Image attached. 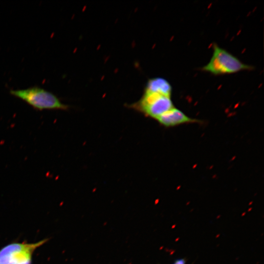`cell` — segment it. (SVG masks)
<instances>
[{"label": "cell", "instance_id": "cell-3", "mask_svg": "<svg viewBox=\"0 0 264 264\" xmlns=\"http://www.w3.org/2000/svg\"><path fill=\"white\" fill-rule=\"evenodd\" d=\"M48 241L34 243L13 242L0 249V264H31L35 250Z\"/></svg>", "mask_w": 264, "mask_h": 264}, {"label": "cell", "instance_id": "cell-4", "mask_svg": "<svg viewBox=\"0 0 264 264\" xmlns=\"http://www.w3.org/2000/svg\"><path fill=\"white\" fill-rule=\"evenodd\" d=\"M131 107L148 117L156 119L174 107L171 97L144 91L139 101L131 105Z\"/></svg>", "mask_w": 264, "mask_h": 264}, {"label": "cell", "instance_id": "cell-7", "mask_svg": "<svg viewBox=\"0 0 264 264\" xmlns=\"http://www.w3.org/2000/svg\"><path fill=\"white\" fill-rule=\"evenodd\" d=\"M186 260L184 258L176 260L173 264H185Z\"/></svg>", "mask_w": 264, "mask_h": 264}, {"label": "cell", "instance_id": "cell-1", "mask_svg": "<svg viewBox=\"0 0 264 264\" xmlns=\"http://www.w3.org/2000/svg\"><path fill=\"white\" fill-rule=\"evenodd\" d=\"M213 53L209 63L202 70L214 75L231 74L243 70L253 69L251 66L243 64L237 57L214 44Z\"/></svg>", "mask_w": 264, "mask_h": 264}, {"label": "cell", "instance_id": "cell-5", "mask_svg": "<svg viewBox=\"0 0 264 264\" xmlns=\"http://www.w3.org/2000/svg\"><path fill=\"white\" fill-rule=\"evenodd\" d=\"M156 120L161 125L166 127L197 121V120L189 117L180 110L175 107L161 115Z\"/></svg>", "mask_w": 264, "mask_h": 264}, {"label": "cell", "instance_id": "cell-6", "mask_svg": "<svg viewBox=\"0 0 264 264\" xmlns=\"http://www.w3.org/2000/svg\"><path fill=\"white\" fill-rule=\"evenodd\" d=\"M172 91V87L166 80L157 77L149 80L144 91L156 93L171 97Z\"/></svg>", "mask_w": 264, "mask_h": 264}, {"label": "cell", "instance_id": "cell-2", "mask_svg": "<svg viewBox=\"0 0 264 264\" xmlns=\"http://www.w3.org/2000/svg\"><path fill=\"white\" fill-rule=\"evenodd\" d=\"M10 93L25 101L34 109L66 110L68 106L62 103L53 94L39 87L11 90Z\"/></svg>", "mask_w": 264, "mask_h": 264}]
</instances>
